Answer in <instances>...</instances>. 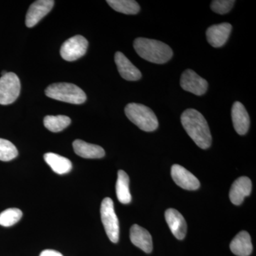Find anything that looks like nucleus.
<instances>
[{"instance_id":"obj_1","label":"nucleus","mask_w":256,"mask_h":256,"mask_svg":"<svg viewBox=\"0 0 256 256\" xmlns=\"http://www.w3.org/2000/svg\"><path fill=\"white\" fill-rule=\"evenodd\" d=\"M181 122L188 136L203 150L212 144V138L210 127L201 112L194 109H188L181 116Z\"/></svg>"},{"instance_id":"obj_2","label":"nucleus","mask_w":256,"mask_h":256,"mask_svg":"<svg viewBox=\"0 0 256 256\" xmlns=\"http://www.w3.org/2000/svg\"><path fill=\"white\" fill-rule=\"evenodd\" d=\"M133 46L141 58L151 63H166L173 56L172 48L166 44L158 40L139 37L134 40Z\"/></svg>"},{"instance_id":"obj_3","label":"nucleus","mask_w":256,"mask_h":256,"mask_svg":"<svg viewBox=\"0 0 256 256\" xmlns=\"http://www.w3.org/2000/svg\"><path fill=\"white\" fill-rule=\"evenodd\" d=\"M124 112L128 118L142 130L152 132L158 129V118L148 106L134 102L129 104L126 106Z\"/></svg>"},{"instance_id":"obj_4","label":"nucleus","mask_w":256,"mask_h":256,"mask_svg":"<svg viewBox=\"0 0 256 256\" xmlns=\"http://www.w3.org/2000/svg\"><path fill=\"white\" fill-rule=\"evenodd\" d=\"M46 96L54 100L72 104H82L86 100L85 92L77 86L69 82H56L47 87Z\"/></svg>"},{"instance_id":"obj_5","label":"nucleus","mask_w":256,"mask_h":256,"mask_svg":"<svg viewBox=\"0 0 256 256\" xmlns=\"http://www.w3.org/2000/svg\"><path fill=\"white\" fill-rule=\"evenodd\" d=\"M101 220L104 224L106 234L110 242L116 244L118 242L120 226L118 218L114 210V204L109 197L102 200L100 206Z\"/></svg>"},{"instance_id":"obj_6","label":"nucleus","mask_w":256,"mask_h":256,"mask_svg":"<svg viewBox=\"0 0 256 256\" xmlns=\"http://www.w3.org/2000/svg\"><path fill=\"white\" fill-rule=\"evenodd\" d=\"M21 84L20 78L14 73H8L0 78V105L12 104L20 94Z\"/></svg>"},{"instance_id":"obj_7","label":"nucleus","mask_w":256,"mask_h":256,"mask_svg":"<svg viewBox=\"0 0 256 256\" xmlns=\"http://www.w3.org/2000/svg\"><path fill=\"white\" fill-rule=\"evenodd\" d=\"M88 46V42L86 38L76 35L64 42L60 48V56L67 62H74L86 54Z\"/></svg>"},{"instance_id":"obj_8","label":"nucleus","mask_w":256,"mask_h":256,"mask_svg":"<svg viewBox=\"0 0 256 256\" xmlns=\"http://www.w3.org/2000/svg\"><path fill=\"white\" fill-rule=\"evenodd\" d=\"M180 86L184 90L196 96H202L208 90V82L191 69L184 70L180 79Z\"/></svg>"},{"instance_id":"obj_9","label":"nucleus","mask_w":256,"mask_h":256,"mask_svg":"<svg viewBox=\"0 0 256 256\" xmlns=\"http://www.w3.org/2000/svg\"><path fill=\"white\" fill-rule=\"evenodd\" d=\"M53 0H38L30 6L26 16V25L28 28H33L40 20L50 12L54 5Z\"/></svg>"},{"instance_id":"obj_10","label":"nucleus","mask_w":256,"mask_h":256,"mask_svg":"<svg viewBox=\"0 0 256 256\" xmlns=\"http://www.w3.org/2000/svg\"><path fill=\"white\" fill-rule=\"evenodd\" d=\"M171 174L174 182L180 188L191 191L200 188V182L198 178L181 165H173Z\"/></svg>"},{"instance_id":"obj_11","label":"nucleus","mask_w":256,"mask_h":256,"mask_svg":"<svg viewBox=\"0 0 256 256\" xmlns=\"http://www.w3.org/2000/svg\"><path fill=\"white\" fill-rule=\"evenodd\" d=\"M232 30V24L229 23L212 25L206 30L207 42L214 48L223 46L228 40Z\"/></svg>"},{"instance_id":"obj_12","label":"nucleus","mask_w":256,"mask_h":256,"mask_svg":"<svg viewBox=\"0 0 256 256\" xmlns=\"http://www.w3.org/2000/svg\"><path fill=\"white\" fill-rule=\"evenodd\" d=\"M114 62L122 78L129 82H136L142 78V74L139 69L133 65L130 60L121 52H116Z\"/></svg>"},{"instance_id":"obj_13","label":"nucleus","mask_w":256,"mask_h":256,"mask_svg":"<svg viewBox=\"0 0 256 256\" xmlns=\"http://www.w3.org/2000/svg\"><path fill=\"white\" fill-rule=\"evenodd\" d=\"M165 220L173 235L178 240L185 238L186 234V220L183 216L174 208H169L165 212Z\"/></svg>"},{"instance_id":"obj_14","label":"nucleus","mask_w":256,"mask_h":256,"mask_svg":"<svg viewBox=\"0 0 256 256\" xmlns=\"http://www.w3.org/2000/svg\"><path fill=\"white\" fill-rule=\"evenodd\" d=\"M232 118L234 129L240 136L246 134L250 127V118L242 102H234L232 109Z\"/></svg>"},{"instance_id":"obj_15","label":"nucleus","mask_w":256,"mask_h":256,"mask_svg":"<svg viewBox=\"0 0 256 256\" xmlns=\"http://www.w3.org/2000/svg\"><path fill=\"white\" fill-rule=\"evenodd\" d=\"M252 190V183L247 176L237 178L232 184L229 193L230 202L235 205L242 204L245 197L249 196Z\"/></svg>"},{"instance_id":"obj_16","label":"nucleus","mask_w":256,"mask_h":256,"mask_svg":"<svg viewBox=\"0 0 256 256\" xmlns=\"http://www.w3.org/2000/svg\"><path fill=\"white\" fill-rule=\"evenodd\" d=\"M131 242L136 246L139 248L143 252L150 254L153 248L152 239L150 234L142 227L134 224L130 228V234Z\"/></svg>"},{"instance_id":"obj_17","label":"nucleus","mask_w":256,"mask_h":256,"mask_svg":"<svg viewBox=\"0 0 256 256\" xmlns=\"http://www.w3.org/2000/svg\"><path fill=\"white\" fill-rule=\"evenodd\" d=\"M73 148L76 154L86 159H100L106 154L105 150L100 146L84 142L82 140H76Z\"/></svg>"},{"instance_id":"obj_18","label":"nucleus","mask_w":256,"mask_h":256,"mask_svg":"<svg viewBox=\"0 0 256 256\" xmlns=\"http://www.w3.org/2000/svg\"><path fill=\"white\" fill-rule=\"evenodd\" d=\"M232 252L238 256H249L252 252V238L250 234L245 230L236 236L230 244Z\"/></svg>"},{"instance_id":"obj_19","label":"nucleus","mask_w":256,"mask_h":256,"mask_svg":"<svg viewBox=\"0 0 256 256\" xmlns=\"http://www.w3.org/2000/svg\"><path fill=\"white\" fill-rule=\"evenodd\" d=\"M44 159L56 174H65L72 171V162L60 154L52 152L46 153L44 156Z\"/></svg>"},{"instance_id":"obj_20","label":"nucleus","mask_w":256,"mask_h":256,"mask_svg":"<svg viewBox=\"0 0 256 256\" xmlns=\"http://www.w3.org/2000/svg\"><path fill=\"white\" fill-rule=\"evenodd\" d=\"M129 183L130 178L127 173L124 170H119L116 182V195L118 201L124 204L130 203L132 201Z\"/></svg>"},{"instance_id":"obj_21","label":"nucleus","mask_w":256,"mask_h":256,"mask_svg":"<svg viewBox=\"0 0 256 256\" xmlns=\"http://www.w3.org/2000/svg\"><path fill=\"white\" fill-rule=\"evenodd\" d=\"M108 4L114 11L126 14H136L140 10V6L134 0H108Z\"/></svg>"},{"instance_id":"obj_22","label":"nucleus","mask_w":256,"mask_h":256,"mask_svg":"<svg viewBox=\"0 0 256 256\" xmlns=\"http://www.w3.org/2000/svg\"><path fill=\"white\" fill-rule=\"evenodd\" d=\"M70 118L66 116H47L44 119L45 127L53 132L64 130L70 124Z\"/></svg>"},{"instance_id":"obj_23","label":"nucleus","mask_w":256,"mask_h":256,"mask_svg":"<svg viewBox=\"0 0 256 256\" xmlns=\"http://www.w3.org/2000/svg\"><path fill=\"white\" fill-rule=\"evenodd\" d=\"M22 212L16 208H10L0 214V225L10 227L20 222L22 217Z\"/></svg>"},{"instance_id":"obj_24","label":"nucleus","mask_w":256,"mask_h":256,"mask_svg":"<svg viewBox=\"0 0 256 256\" xmlns=\"http://www.w3.org/2000/svg\"><path fill=\"white\" fill-rule=\"evenodd\" d=\"M18 156L16 146L8 140L0 138V160L4 162L11 161Z\"/></svg>"},{"instance_id":"obj_25","label":"nucleus","mask_w":256,"mask_h":256,"mask_svg":"<svg viewBox=\"0 0 256 256\" xmlns=\"http://www.w3.org/2000/svg\"><path fill=\"white\" fill-rule=\"evenodd\" d=\"M234 3V0H214L212 2L210 9L217 14H227L233 8Z\"/></svg>"},{"instance_id":"obj_26","label":"nucleus","mask_w":256,"mask_h":256,"mask_svg":"<svg viewBox=\"0 0 256 256\" xmlns=\"http://www.w3.org/2000/svg\"><path fill=\"white\" fill-rule=\"evenodd\" d=\"M40 256H63V255L56 250L48 249V250H43Z\"/></svg>"}]
</instances>
